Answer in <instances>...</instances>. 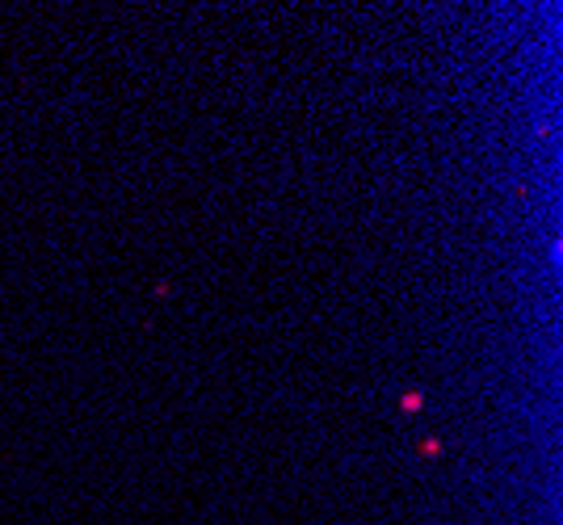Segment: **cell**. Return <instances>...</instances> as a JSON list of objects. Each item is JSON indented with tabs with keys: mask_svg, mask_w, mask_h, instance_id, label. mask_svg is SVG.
<instances>
[]
</instances>
